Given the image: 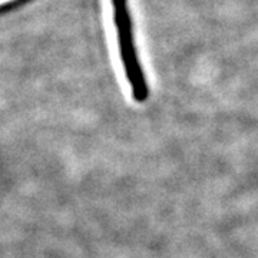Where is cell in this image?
<instances>
[{
  "mask_svg": "<svg viewBox=\"0 0 258 258\" xmlns=\"http://www.w3.org/2000/svg\"><path fill=\"white\" fill-rule=\"evenodd\" d=\"M112 8H113V20H115L116 37H118L120 60L131 88V95L135 102L144 103L149 98V85L137 50L128 0H112Z\"/></svg>",
  "mask_w": 258,
  "mask_h": 258,
  "instance_id": "cell-1",
  "label": "cell"
}]
</instances>
